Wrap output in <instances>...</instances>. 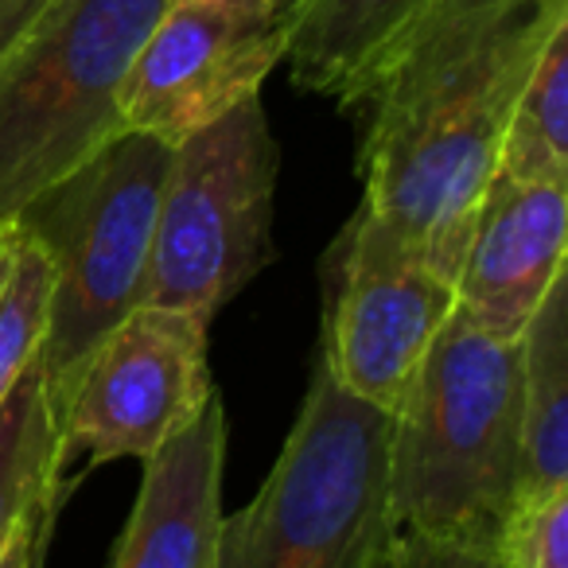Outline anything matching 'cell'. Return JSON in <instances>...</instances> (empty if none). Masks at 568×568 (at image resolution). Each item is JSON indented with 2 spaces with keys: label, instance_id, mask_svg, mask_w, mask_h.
I'll return each mask as SVG.
<instances>
[{
  "label": "cell",
  "instance_id": "1",
  "mask_svg": "<svg viewBox=\"0 0 568 568\" xmlns=\"http://www.w3.org/2000/svg\"><path fill=\"white\" fill-rule=\"evenodd\" d=\"M568 0H433L347 105L363 206L456 284L506 125Z\"/></svg>",
  "mask_w": 568,
  "mask_h": 568
},
{
  "label": "cell",
  "instance_id": "2",
  "mask_svg": "<svg viewBox=\"0 0 568 568\" xmlns=\"http://www.w3.org/2000/svg\"><path fill=\"white\" fill-rule=\"evenodd\" d=\"M521 343L452 312L389 413V498L402 534L495 557L518 503Z\"/></svg>",
  "mask_w": 568,
  "mask_h": 568
},
{
  "label": "cell",
  "instance_id": "3",
  "mask_svg": "<svg viewBox=\"0 0 568 568\" xmlns=\"http://www.w3.org/2000/svg\"><path fill=\"white\" fill-rule=\"evenodd\" d=\"M402 537L389 498V413L316 363L261 490L222 518L214 568H386Z\"/></svg>",
  "mask_w": 568,
  "mask_h": 568
},
{
  "label": "cell",
  "instance_id": "4",
  "mask_svg": "<svg viewBox=\"0 0 568 568\" xmlns=\"http://www.w3.org/2000/svg\"><path fill=\"white\" fill-rule=\"evenodd\" d=\"M168 0H51L0 59V234L121 133V79Z\"/></svg>",
  "mask_w": 568,
  "mask_h": 568
},
{
  "label": "cell",
  "instance_id": "5",
  "mask_svg": "<svg viewBox=\"0 0 568 568\" xmlns=\"http://www.w3.org/2000/svg\"><path fill=\"white\" fill-rule=\"evenodd\" d=\"M168 164L172 149L164 141L121 129L12 226L48 253L55 276L40 351L55 417L82 358L141 304Z\"/></svg>",
  "mask_w": 568,
  "mask_h": 568
},
{
  "label": "cell",
  "instance_id": "6",
  "mask_svg": "<svg viewBox=\"0 0 568 568\" xmlns=\"http://www.w3.org/2000/svg\"><path fill=\"white\" fill-rule=\"evenodd\" d=\"M281 149L261 98L172 149L152 230L141 304L211 324L273 257V191Z\"/></svg>",
  "mask_w": 568,
  "mask_h": 568
},
{
  "label": "cell",
  "instance_id": "7",
  "mask_svg": "<svg viewBox=\"0 0 568 568\" xmlns=\"http://www.w3.org/2000/svg\"><path fill=\"white\" fill-rule=\"evenodd\" d=\"M324 284L320 363L358 402L394 413L456 312V284L363 203L327 253Z\"/></svg>",
  "mask_w": 568,
  "mask_h": 568
},
{
  "label": "cell",
  "instance_id": "8",
  "mask_svg": "<svg viewBox=\"0 0 568 568\" xmlns=\"http://www.w3.org/2000/svg\"><path fill=\"white\" fill-rule=\"evenodd\" d=\"M206 327L168 308H133L113 324L59 402L63 464H144L180 436L214 397Z\"/></svg>",
  "mask_w": 568,
  "mask_h": 568
},
{
  "label": "cell",
  "instance_id": "9",
  "mask_svg": "<svg viewBox=\"0 0 568 568\" xmlns=\"http://www.w3.org/2000/svg\"><path fill=\"white\" fill-rule=\"evenodd\" d=\"M284 36L288 20L253 0H168L121 79V125L175 149L257 98Z\"/></svg>",
  "mask_w": 568,
  "mask_h": 568
},
{
  "label": "cell",
  "instance_id": "10",
  "mask_svg": "<svg viewBox=\"0 0 568 568\" xmlns=\"http://www.w3.org/2000/svg\"><path fill=\"white\" fill-rule=\"evenodd\" d=\"M568 183H521L495 172L456 268V312L495 339H521L565 273Z\"/></svg>",
  "mask_w": 568,
  "mask_h": 568
},
{
  "label": "cell",
  "instance_id": "11",
  "mask_svg": "<svg viewBox=\"0 0 568 568\" xmlns=\"http://www.w3.org/2000/svg\"><path fill=\"white\" fill-rule=\"evenodd\" d=\"M226 409L214 394L180 436L144 459L141 495L110 568H214L222 537Z\"/></svg>",
  "mask_w": 568,
  "mask_h": 568
},
{
  "label": "cell",
  "instance_id": "12",
  "mask_svg": "<svg viewBox=\"0 0 568 568\" xmlns=\"http://www.w3.org/2000/svg\"><path fill=\"white\" fill-rule=\"evenodd\" d=\"M433 0H296L284 59L296 87L347 110L374 67Z\"/></svg>",
  "mask_w": 568,
  "mask_h": 568
},
{
  "label": "cell",
  "instance_id": "13",
  "mask_svg": "<svg viewBox=\"0 0 568 568\" xmlns=\"http://www.w3.org/2000/svg\"><path fill=\"white\" fill-rule=\"evenodd\" d=\"M521 471L518 498L568 487V276L521 332Z\"/></svg>",
  "mask_w": 568,
  "mask_h": 568
},
{
  "label": "cell",
  "instance_id": "14",
  "mask_svg": "<svg viewBox=\"0 0 568 568\" xmlns=\"http://www.w3.org/2000/svg\"><path fill=\"white\" fill-rule=\"evenodd\" d=\"M63 436L51 409L40 358L28 366L0 405V545L24 521L28 510L63 490Z\"/></svg>",
  "mask_w": 568,
  "mask_h": 568
},
{
  "label": "cell",
  "instance_id": "15",
  "mask_svg": "<svg viewBox=\"0 0 568 568\" xmlns=\"http://www.w3.org/2000/svg\"><path fill=\"white\" fill-rule=\"evenodd\" d=\"M498 172L521 183H568V24L549 36L514 102Z\"/></svg>",
  "mask_w": 568,
  "mask_h": 568
},
{
  "label": "cell",
  "instance_id": "16",
  "mask_svg": "<svg viewBox=\"0 0 568 568\" xmlns=\"http://www.w3.org/2000/svg\"><path fill=\"white\" fill-rule=\"evenodd\" d=\"M51 261L28 234L17 230V253L0 293V405L40 358L51 312Z\"/></svg>",
  "mask_w": 568,
  "mask_h": 568
},
{
  "label": "cell",
  "instance_id": "17",
  "mask_svg": "<svg viewBox=\"0 0 568 568\" xmlns=\"http://www.w3.org/2000/svg\"><path fill=\"white\" fill-rule=\"evenodd\" d=\"M503 568H568V487L518 498L495 545Z\"/></svg>",
  "mask_w": 568,
  "mask_h": 568
},
{
  "label": "cell",
  "instance_id": "18",
  "mask_svg": "<svg viewBox=\"0 0 568 568\" xmlns=\"http://www.w3.org/2000/svg\"><path fill=\"white\" fill-rule=\"evenodd\" d=\"M386 568H503L490 552L456 549V545L425 541V537L402 534Z\"/></svg>",
  "mask_w": 568,
  "mask_h": 568
},
{
  "label": "cell",
  "instance_id": "19",
  "mask_svg": "<svg viewBox=\"0 0 568 568\" xmlns=\"http://www.w3.org/2000/svg\"><path fill=\"white\" fill-rule=\"evenodd\" d=\"M59 498L40 503L36 510L24 514L17 529L9 534V541L0 545V568H43V552H48V537L55 526Z\"/></svg>",
  "mask_w": 568,
  "mask_h": 568
},
{
  "label": "cell",
  "instance_id": "20",
  "mask_svg": "<svg viewBox=\"0 0 568 568\" xmlns=\"http://www.w3.org/2000/svg\"><path fill=\"white\" fill-rule=\"evenodd\" d=\"M48 4L51 0H0V59L17 48V40L32 28V20Z\"/></svg>",
  "mask_w": 568,
  "mask_h": 568
},
{
  "label": "cell",
  "instance_id": "21",
  "mask_svg": "<svg viewBox=\"0 0 568 568\" xmlns=\"http://www.w3.org/2000/svg\"><path fill=\"white\" fill-rule=\"evenodd\" d=\"M12 253H17V230H9V234H0V293H4V284H9Z\"/></svg>",
  "mask_w": 568,
  "mask_h": 568
},
{
  "label": "cell",
  "instance_id": "22",
  "mask_svg": "<svg viewBox=\"0 0 568 568\" xmlns=\"http://www.w3.org/2000/svg\"><path fill=\"white\" fill-rule=\"evenodd\" d=\"M253 4H261V9H268V12H281L284 20L293 17V9H296V0H253Z\"/></svg>",
  "mask_w": 568,
  "mask_h": 568
}]
</instances>
